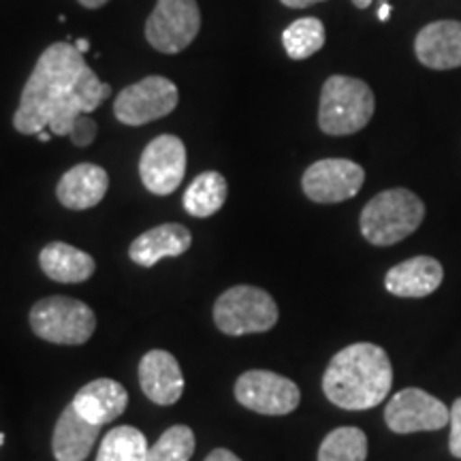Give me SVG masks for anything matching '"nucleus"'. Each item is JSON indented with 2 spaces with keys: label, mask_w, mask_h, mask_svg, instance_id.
<instances>
[{
  "label": "nucleus",
  "mask_w": 461,
  "mask_h": 461,
  "mask_svg": "<svg viewBox=\"0 0 461 461\" xmlns=\"http://www.w3.org/2000/svg\"><path fill=\"white\" fill-rule=\"evenodd\" d=\"M3 442H5V434H0V445H3Z\"/></svg>",
  "instance_id": "obj_35"
},
{
  "label": "nucleus",
  "mask_w": 461,
  "mask_h": 461,
  "mask_svg": "<svg viewBox=\"0 0 461 461\" xmlns=\"http://www.w3.org/2000/svg\"><path fill=\"white\" fill-rule=\"evenodd\" d=\"M235 397L248 411L282 417L291 414L302 402V391L293 380L276 372L250 370L244 372L235 383Z\"/></svg>",
  "instance_id": "obj_9"
},
{
  "label": "nucleus",
  "mask_w": 461,
  "mask_h": 461,
  "mask_svg": "<svg viewBox=\"0 0 461 461\" xmlns=\"http://www.w3.org/2000/svg\"><path fill=\"white\" fill-rule=\"evenodd\" d=\"M367 436L359 428H338L325 436L319 461H366Z\"/></svg>",
  "instance_id": "obj_24"
},
{
  "label": "nucleus",
  "mask_w": 461,
  "mask_h": 461,
  "mask_svg": "<svg viewBox=\"0 0 461 461\" xmlns=\"http://www.w3.org/2000/svg\"><path fill=\"white\" fill-rule=\"evenodd\" d=\"M227 180L218 171H205L199 177H194L186 194H184V210L194 218H210L227 201Z\"/></svg>",
  "instance_id": "obj_21"
},
{
  "label": "nucleus",
  "mask_w": 461,
  "mask_h": 461,
  "mask_svg": "<svg viewBox=\"0 0 461 461\" xmlns=\"http://www.w3.org/2000/svg\"><path fill=\"white\" fill-rule=\"evenodd\" d=\"M384 420L395 434H417V431H438L451 420V408L429 395L428 391L408 387L391 397L384 408Z\"/></svg>",
  "instance_id": "obj_10"
},
{
  "label": "nucleus",
  "mask_w": 461,
  "mask_h": 461,
  "mask_svg": "<svg viewBox=\"0 0 461 461\" xmlns=\"http://www.w3.org/2000/svg\"><path fill=\"white\" fill-rule=\"evenodd\" d=\"M414 54L420 65L434 71L461 67V22H431L414 39Z\"/></svg>",
  "instance_id": "obj_13"
},
{
  "label": "nucleus",
  "mask_w": 461,
  "mask_h": 461,
  "mask_svg": "<svg viewBox=\"0 0 461 461\" xmlns=\"http://www.w3.org/2000/svg\"><path fill=\"white\" fill-rule=\"evenodd\" d=\"M177 101L180 95L171 79L149 75L115 96L113 113L122 124L141 126L169 115L177 107Z\"/></svg>",
  "instance_id": "obj_8"
},
{
  "label": "nucleus",
  "mask_w": 461,
  "mask_h": 461,
  "mask_svg": "<svg viewBox=\"0 0 461 461\" xmlns=\"http://www.w3.org/2000/svg\"><path fill=\"white\" fill-rule=\"evenodd\" d=\"M393 367L387 350L370 342L346 346L333 357L322 376L327 400L344 411H370L389 395Z\"/></svg>",
  "instance_id": "obj_2"
},
{
  "label": "nucleus",
  "mask_w": 461,
  "mask_h": 461,
  "mask_svg": "<svg viewBox=\"0 0 461 461\" xmlns=\"http://www.w3.org/2000/svg\"><path fill=\"white\" fill-rule=\"evenodd\" d=\"M140 384L149 402L173 406L184 391L180 363L167 350H149L140 361Z\"/></svg>",
  "instance_id": "obj_14"
},
{
  "label": "nucleus",
  "mask_w": 461,
  "mask_h": 461,
  "mask_svg": "<svg viewBox=\"0 0 461 461\" xmlns=\"http://www.w3.org/2000/svg\"><path fill=\"white\" fill-rule=\"evenodd\" d=\"M214 322L227 336L265 333L278 322V305L263 288L240 285L216 299Z\"/></svg>",
  "instance_id": "obj_5"
},
{
  "label": "nucleus",
  "mask_w": 461,
  "mask_h": 461,
  "mask_svg": "<svg viewBox=\"0 0 461 461\" xmlns=\"http://www.w3.org/2000/svg\"><path fill=\"white\" fill-rule=\"evenodd\" d=\"M363 182L366 171L361 165L346 158H322L305 169L302 188L314 203H342L359 193Z\"/></svg>",
  "instance_id": "obj_11"
},
{
  "label": "nucleus",
  "mask_w": 461,
  "mask_h": 461,
  "mask_svg": "<svg viewBox=\"0 0 461 461\" xmlns=\"http://www.w3.org/2000/svg\"><path fill=\"white\" fill-rule=\"evenodd\" d=\"M193 244V235L184 224H160L141 233L129 248L132 263L141 267H154L160 258L182 257Z\"/></svg>",
  "instance_id": "obj_19"
},
{
  "label": "nucleus",
  "mask_w": 461,
  "mask_h": 461,
  "mask_svg": "<svg viewBox=\"0 0 461 461\" xmlns=\"http://www.w3.org/2000/svg\"><path fill=\"white\" fill-rule=\"evenodd\" d=\"M442 280H445V269L434 257H414L391 267L384 286L395 297L420 299L438 291Z\"/></svg>",
  "instance_id": "obj_15"
},
{
  "label": "nucleus",
  "mask_w": 461,
  "mask_h": 461,
  "mask_svg": "<svg viewBox=\"0 0 461 461\" xmlns=\"http://www.w3.org/2000/svg\"><path fill=\"white\" fill-rule=\"evenodd\" d=\"M451 438H448V448H451L453 457L461 459V397L453 402L451 406Z\"/></svg>",
  "instance_id": "obj_27"
},
{
  "label": "nucleus",
  "mask_w": 461,
  "mask_h": 461,
  "mask_svg": "<svg viewBox=\"0 0 461 461\" xmlns=\"http://www.w3.org/2000/svg\"><path fill=\"white\" fill-rule=\"evenodd\" d=\"M389 15H391V5L389 3H383V5H380V9H378V20L380 22H387Z\"/></svg>",
  "instance_id": "obj_31"
},
{
  "label": "nucleus",
  "mask_w": 461,
  "mask_h": 461,
  "mask_svg": "<svg viewBox=\"0 0 461 461\" xmlns=\"http://www.w3.org/2000/svg\"><path fill=\"white\" fill-rule=\"evenodd\" d=\"M107 3H109V0H79V5H84L86 9H99Z\"/></svg>",
  "instance_id": "obj_30"
},
{
  "label": "nucleus",
  "mask_w": 461,
  "mask_h": 461,
  "mask_svg": "<svg viewBox=\"0 0 461 461\" xmlns=\"http://www.w3.org/2000/svg\"><path fill=\"white\" fill-rule=\"evenodd\" d=\"M282 43H285L288 58L305 60L325 45V26L316 17H302L282 32Z\"/></svg>",
  "instance_id": "obj_23"
},
{
  "label": "nucleus",
  "mask_w": 461,
  "mask_h": 461,
  "mask_svg": "<svg viewBox=\"0 0 461 461\" xmlns=\"http://www.w3.org/2000/svg\"><path fill=\"white\" fill-rule=\"evenodd\" d=\"M372 3H374V0H353V5L357 9H367Z\"/></svg>",
  "instance_id": "obj_33"
},
{
  "label": "nucleus",
  "mask_w": 461,
  "mask_h": 461,
  "mask_svg": "<svg viewBox=\"0 0 461 461\" xmlns=\"http://www.w3.org/2000/svg\"><path fill=\"white\" fill-rule=\"evenodd\" d=\"M109 176L99 165L82 163L68 169L58 182V201L68 210H90L107 194Z\"/></svg>",
  "instance_id": "obj_18"
},
{
  "label": "nucleus",
  "mask_w": 461,
  "mask_h": 461,
  "mask_svg": "<svg viewBox=\"0 0 461 461\" xmlns=\"http://www.w3.org/2000/svg\"><path fill=\"white\" fill-rule=\"evenodd\" d=\"M112 95L109 84L101 82L71 43H54L39 56L34 71L22 90L14 126L22 135L68 137L75 118L95 112Z\"/></svg>",
  "instance_id": "obj_1"
},
{
  "label": "nucleus",
  "mask_w": 461,
  "mask_h": 461,
  "mask_svg": "<svg viewBox=\"0 0 461 461\" xmlns=\"http://www.w3.org/2000/svg\"><path fill=\"white\" fill-rule=\"evenodd\" d=\"M34 336L51 344H86L96 330V316L88 303L71 297H45L31 310Z\"/></svg>",
  "instance_id": "obj_6"
},
{
  "label": "nucleus",
  "mask_w": 461,
  "mask_h": 461,
  "mask_svg": "<svg viewBox=\"0 0 461 461\" xmlns=\"http://www.w3.org/2000/svg\"><path fill=\"white\" fill-rule=\"evenodd\" d=\"M205 461H241V459L233 451H229V448H214V451L207 455Z\"/></svg>",
  "instance_id": "obj_28"
},
{
  "label": "nucleus",
  "mask_w": 461,
  "mask_h": 461,
  "mask_svg": "<svg viewBox=\"0 0 461 461\" xmlns=\"http://www.w3.org/2000/svg\"><path fill=\"white\" fill-rule=\"evenodd\" d=\"M101 428L86 420L73 403L62 411L56 420L54 436H51V451L56 461H86L96 445Z\"/></svg>",
  "instance_id": "obj_17"
},
{
  "label": "nucleus",
  "mask_w": 461,
  "mask_h": 461,
  "mask_svg": "<svg viewBox=\"0 0 461 461\" xmlns=\"http://www.w3.org/2000/svg\"><path fill=\"white\" fill-rule=\"evenodd\" d=\"M37 137H39V141H45V143H48V141L51 140V131L45 129V131H41V132H37Z\"/></svg>",
  "instance_id": "obj_34"
},
{
  "label": "nucleus",
  "mask_w": 461,
  "mask_h": 461,
  "mask_svg": "<svg viewBox=\"0 0 461 461\" xmlns=\"http://www.w3.org/2000/svg\"><path fill=\"white\" fill-rule=\"evenodd\" d=\"M75 48L82 51V54H86V51L90 50V41L88 39H77V41H75Z\"/></svg>",
  "instance_id": "obj_32"
},
{
  "label": "nucleus",
  "mask_w": 461,
  "mask_h": 461,
  "mask_svg": "<svg viewBox=\"0 0 461 461\" xmlns=\"http://www.w3.org/2000/svg\"><path fill=\"white\" fill-rule=\"evenodd\" d=\"M280 3L291 9H305V7H312L316 3H325V0H280Z\"/></svg>",
  "instance_id": "obj_29"
},
{
  "label": "nucleus",
  "mask_w": 461,
  "mask_h": 461,
  "mask_svg": "<svg viewBox=\"0 0 461 461\" xmlns=\"http://www.w3.org/2000/svg\"><path fill=\"white\" fill-rule=\"evenodd\" d=\"M201 28L197 0H158L146 22V39L163 54L186 50Z\"/></svg>",
  "instance_id": "obj_7"
},
{
  "label": "nucleus",
  "mask_w": 461,
  "mask_h": 461,
  "mask_svg": "<svg viewBox=\"0 0 461 461\" xmlns=\"http://www.w3.org/2000/svg\"><path fill=\"white\" fill-rule=\"evenodd\" d=\"M96 461H148V440L137 428L120 425L103 438Z\"/></svg>",
  "instance_id": "obj_22"
},
{
  "label": "nucleus",
  "mask_w": 461,
  "mask_h": 461,
  "mask_svg": "<svg viewBox=\"0 0 461 461\" xmlns=\"http://www.w3.org/2000/svg\"><path fill=\"white\" fill-rule=\"evenodd\" d=\"M96 132H99V126H96L95 120L90 118V113H82L75 118L68 137H71V141L75 143V146L86 148L96 140Z\"/></svg>",
  "instance_id": "obj_26"
},
{
  "label": "nucleus",
  "mask_w": 461,
  "mask_h": 461,
  "mask_svg": "<svg viewBox=\"0 0 461 461\" xmlns=\"http://www.w3.org/2000/svg\"><path fill=\"white\" fill-rule=\"evenodd\" d=\"M73 406L86 420L95 425L113 423L129 406V393L118 380L96 378L84 384L73 397Z\"/></svg>",
  "instance_id": "obj_16"
},
{
  "label": "nucleus",
  "mask_w": 461,
  "mask_h": 461,
  "mask_svg": "<svg viewBox=\"0 0 461 461\" xmlns=\"http://www.w3.org/2000/svg\"><path fill=\"white\" fill-rule=\"evenodd\" d=\"M39 263L45 276L62 285H79L95 274L96 263L88 252L65 244V241H51L39 255Z\"/></svg>",
  "instance_id": "obj_20"
},
{
  "label": "nucleus",
  "mask_w": 461,
  "mask_h": 461,
  "mask_svg": "<svg viewBox=\"0 0 461 461\" xmlns=\"http://www.w3.org/2000/svg\"><path fill=\"white\" fill-rule=\"evenodd\" d=\"M374 109H376L374 92L363 79L333 75L322 84L319 126L327 135H353L366 129Z\"/></svg>",
  "instance_id": "obj_4"
},
{
  "label": "nucleus",
  "mask_w": 461,
  "mask_h": 461,
  "mask_svg": "<svg viewBox=\"0 0 461 461\" xmlns=\"http://www.w3.org/2000/svg\"><path fill=\"white\" fill-rule=\"evenodd\" d=\"M193 429L186 425H173L148 448V461H190L194 453Z\"/></svg>",
  "instance_id": "obj_25"
},
{
  "label": "nucleus",
  "mask_w": 461,
  "mask_h": 461,
  "mask_svg": "<svg viewBox=\"0 0 461 461\" xmlns=\"http://www.w3.org/2000/svg\"><path fill=\"white\" fill-rule=\"evenodd\" d=\"M425 203L412 190L391 188L376 194L363 207L359 227L363 238L374 246H393L420 227Z\"/></svg>",
  "instance_id": "obj_3"
},
{
  "label": "nucleus",
  "mask_w": 461,
  "mask_h": 461,
  "mask_svg": "<svg viewBox=\"0 0 461 461\" xmlns=\"http://www.w3.org/2000/svg\"><path fill=\"white\" fill-rule=\"evenodd\" d=\"M186 173V148L180 137L160 135L149 141L140 160L143 186L152 194H171L180 186Z\"/></svg>",
  "instance_id": "obj_12"
}]
</instances>
